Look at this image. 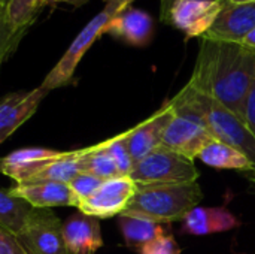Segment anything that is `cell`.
Returning a JSON list of instances; mask_svg holds the SVG:
<instances>
[{"label": "cell", "mask_w": 255, "mask_h": 254, "mask_svg": "<svg viewBox=\"0 0 255 254\" xmlns=\"http://www.w3.org/2000/svg\"><path fill=\"white\" fill-rule=\"evenodd\" d=\"M203 201L197 181L184 184L137 186V190L123 214L146 219L155 223L182 222Z\"/></svg>", "instance_id": "cell-3"}, {"label": "cell", "mask_w": 255, "mask_h": 254, "mask_svg": "<svg viewBox=\"0 0 255 254\" xmlns=\"http://www.w3.org/2000/svg\"><path fill=\"white\" fill-rule=\"evenodd\" d=\"M139 254H181V249L173 235H161L137 250Z\"/></svg>", "instance_id": "cell-27"}, {"label": "cell", "mask_w": 255, "mask_h": 254, "mask_svg": "<svg viewBox=\"0 0 255 254\" xmlns=\"http://www.w3.org/2000/svg\"><path fill=\"white\" fill-rule=\"evenodd\" d=\"M105 33L131 46H146L154 36V19L145 10L128 6L115 13L105 27Z\"/></svg>", "instance_id": "cell-13"}, {"label": "cell", "mask_w": 255, "mask_h": 254, "mask_svg": "<svg viewBox=\"0 0 255 254\" xmlns=\"http://www.w3.org/2000/svg\"><path fill=\"white\" fill-rule=\"evenodd\" d=\"M34 208L21 198L0 189V228L18 237L27 217Z\"/></svg>", "instance_id": "cell-22"}, {"label": "cell", "mask_w": 255, "mask_h": 254, "mask_svg": "<svg viewBox=\"0 0 255 254\" xmlns=\"http://www.w3.org/2000/svg\"><path fill=\"white\" fill-rule=\"evenodd\" d=\"M46 6H52V0H7L6 10L15 27L28 30Z\"/></svg>", "instance_id": "cell-23"}, {"label": "cell", "mask_w": 255, "mask_h": 254, "mask_svg": "<svg viewBox=\"0 0 255 254\" xmlns=\"http://www.w3.org/2000/svg\"><path fill=\"white\" fill-rule=\"evenodd\" d=\"M239 226L238 217L226 207H196L184 217L181 234L205 237L229 232Z\"/></svg>", "instance_id": "cell-15"}, {"label": "cell", "mask_w": 255, "mask_h": 254, "mask_svg": "<svg viewBox=\"0 0 255 254\" xmlns=\"http://www.w3.org/2000/svg\"><path fill=\"white\" fill-rule=\"evenodd\" d=\"M224 7V0H176L166 24L181 30L187 39L203 37Z\"/></svg>", "instance_id": "cell-9"}, {"label": "cell", "mask_w": 255, "mask_h": 254, "mask_svg": "<svg viewBox=\"0 0 255 254\" xmlns=\"http://www.w3.org/2000/svg\"><path fill=\"white\" fill-rule=\"evenodd\" d=\"M245 180L248 181V192L251 195H255V169L254 171H248V172H242Z\"/></svg>", "instance_id": "cell-32"}, {"label": "cell", "mask_w": 255, "mask_h": 254, "mask_svg": "<svg viewBox=\"0 0 255 254\" xmlns=\"http://www.w3.org/2000/svg\"><path fill=\"white\" fill-rule=\"evenodd\" d=\"M176 0H160V21L166 24V19L169 16V12Z\"/></svg>", "instance_id": "cell-31"}, {"label": "cell", "mask_w": 255, "mask_h": 254, "mask_svg": "<svg viewBox=\"0 0 255 254\" xmlns=\"http://www.w3.org/2000/svg\"><path fill=\"white\" fill-rule=\"evenodd\" d=\"M137 190V184L128 175H120L103 181L99 190L79 202V213L100 219L121 216Z\"/></svg>", "instance_id": "cell-7"}, {"label": "cell", "mask_w": 255, "mask_h": 254, "mask_svg": "<svg viewBox=\"0 0 255 254\" xmlns=\"http://www.w3.org/2000/svg\"><path fill=\"white\" fill-rule=\"evenodd\" d=\"M6 4V0H0V69L16 51L19 42L27 33L25 28H18L9 21Z\"/></svg>", "instance_id": "cell-24"}, {"label": "cell", "mask_w": 255, "mask_h": 254, "mask_svg": "<svg viewBox=\"0 0 255 254\" xmlns=\"http://www.w3.org/2000/svg\"><path fill=\"white\" fill-rule=\"evenodd\" d=\"M169 103L173 111L197 117L214 139L242 151L255 168L254 136L247 129L245 123L220 102L187 84L175 97H172V100H169Z\"/></svg>", "instance_id": "cell-2"}, {"label": "cell", "mask_w": 255, "mask_h": 254, "mask_svg": "<svg viewBox=\"0 0 255 254\" xmlns=\"http://www.w3.org/2000/svg\"><path fill=\"white\" fill-rule=\"evenodd\" d=\"M48 96L40 87L19 90L0 97V145L10 138L28 118H31L42 100Z\"/></svg>", "instance_id": "cell-10"}, {"label": "cell", "mask_w": 255, "mask_h": 254, "mask_svg": "<svg viewBox=\"0 0 255 254\" xmlns=\"http://www.w3.org/2000/svg\"><path fill=\"white\" fill-rule=\"evenodd\" d=\"M197 159H200L205 165L215 169H232L241 172H248L255 169L253 162L242 151L217 139H211L202 148Z\"/></svg>", "instance_id": "cell-18"}, {"label": "cell", "mask_w": 255, "mask_h": 254, "mask_svg": "<svg viewBox=\"0 0 255 254\" xmlns=\"http://www.w3.org/2000/svg\"><path fill=\"white\" fill-rule=\"evenodd\" d=\"M134 0H105V9L112 12L114 15L127 9L128 6H131Z\"/></svg>", "instance_id": "cell-30"}, {"label": "cell", "mask_w": 255, "mask_h": 254, "mask_svg": "<svg viewBox=\"0 0 255 254\" xmlns=\"http://www.w3.org/2000/svg\"><path fill=\"white\" fill-rule=\"evenodd\" d=\"M63 151L49 148H21L0 157V174L12 178L16 184L27 183L45 163L57 159Z\"/></svg>", "instance_id": "cell-17"}, {"label": "cell", "mask_w": 255, "mask_h": 254, "mask_svg": "<svg viewBox=\"0 0 255 254\" xmlns=\"http://www.w3.org/2000/svg\"><path fill=\"white\" fill-rule=\"evenodd\" d=\"M103 184V180L94 177V175H90V174H85V172H81L78 174L70 183V189L72 192L75 193V196L78 198V201H84L87 198H90L91 195H94L99 187Z\"/></svg>", "instance_id": "cell-26"}, {"label": "cell", "mask_w": 255, "mask_h": 254, "mask_svg": "<svg viewBox=\"0 0 255 254\" xmlns=\"http://www.w3.org/2000/svg\"><path fill=\"white\" fill-rule=\"evenodd\" d=\"M118 217H120L118 225H120V229H121V234L127 247L139 250L145 244L164 235V228L160 223L140 219V217L126 216V214H121Z\"/></svg>", "instance_id": "cell-20"}, {"label": "cell", "mask_w": 255, "mask_h": 254, "mask_svg": "<svg viewBox=\"0 0 255 254\" xmlns=\"http://www.w3.org/2000/svg\"><path fill=\"white\" fill-rule=\"evenodd\" d=\"M79 168L81 172L94 175L103 181L120 177L117 165L106 148V141L84 148V154L79 160Z\"/></svg>", "instance_id": "cell-21"}, {"label": "cell", "mask_w": 255, "mask_h": 254, "mask_svg": "<svg viewBox=\"0 0 255 254\" xmlns=\"http://www.w3.org/2000/svg\"><path fill=\"white\" fill-rule=\"evenodd\" d=\"M128 177L137 186L184 184L197 181L199 171L191 159L160 145L146 157L136 162Z\"/></svg>", "instance_id": "cell-4"}, {"label": "cell", "mask_w": 255, "mask_h": 254, "mask_svg": "<svg viewBox=\"0 0 255 254\" xmlns=\"http://www.w3.org/2000/svg\"><path fill=\"white\" fill-rule=\"evenodd\" d=\"M88 0H52V6H55V4H58V3H67V4H72V6H82V4H85Z\"/></svg>", "instance_id": "cell-33"}, {"label": "cell", "mask_w": 255, "mask_h": 254, "mask_svg": "<svg viewBox=\"0 0 255 254\" xmlns=\"http://www.w3.org/2000/svg\"><path fill=\"white\" fill-rule=\"evenodd\" d=\"M255 28V3L233 4L224 0V7L214 25L202 39L241 43Z\"/></svg>", "instance_id": "cell-12"}, {"label": "cell", "mask_w": 255, "mask_h": 254, "mask_svg": "<svg viewBox=\"0 0 255 254\" xmlns=\"http://www.w3.org/2000/svg\"><path fill=\"white\" fill-rule=\"evenodd\" d=\"M106 148H108L111 157L114 159V162L117 165L118 174L120 175H130L134 162L131 160L130 153L127 150V145H126V132H123V133H120L111 139H106Z\"/></svg>", "instance_id": "cell-25"}, {"label": "cell", "mask_w": 255, "mask_h": 254, "mask_svg": "<svg viewBox=\"0 0 255 254\" xmlns=\"http://www.w3.org/2000/svg\"><path fill=\"white\" fill-rule=\"evenodd\" d=\"M12 196L21 198L33 208H52V207H76L78 198L69 184L54 181H34L15 184L7 189Z\"/></svg>", "instance_id": "cell-14"}, {"label": "cell", "mask_w": 255, "mask_h": 254, "mask_svg": "<svg viewBox=\"0 0 255 254\" xmlns=\"http://www.w3.org/2000/svg\"><path fill=\"white\" fill-rule=\"evenodd\" d=\"M6 1H7V0H6Z\"/></svg>", "instance_id": "cell-36"}, {"label": "cell", "mask_w": 255, "mask_h": 254, "mask_svg": "<svg viewBox=\"0 0 255 254\" xmlns=\"http://www.w3.org/2000/svg\"><path fill=\"white\" fill-rule=\"evenodd\" d=\"M242 121L245 123L247 129L251 132V135L255 139V79L248 91V96L244 103V111H242Z\"/></svg>", "instance_id": "cell-28"}, {"label": "cell", "mask_w": 255, "mask_h": 254, "mask_svg": "<svg viewBox=\"0 0 255 254\" xmlns=\"http://www.w3.org/2000/svg\"><path fill=\"white\" fill-rule=\"evenodd\" d=\"M114 16L112 12L103 9L96 16H93L88 24L78 33V36L73 39V42L69 45L63 57L55 63V66L49 70V73L45 76L42 84L39 85L45 91H52L55 88L67 85L75 75V70L82 60V57L87 54V51L91 48V45L105 34V27L109 22V19Z\"/></svg>", "instance_id": "cell-5"}, {"label": "cell", "mask_w": 255, "mask_h": 254, "mask_svg": "<svg viewBox=\"0 0 255 254\" xmlns=\"http://www.w3.org/2000/svg\"><path fill=\"white\" fill-rule=\"evenodd\" d=\"M241 43H244L245 46H248V48H253V49H255V28L241 42Z\"/></svg>", "instance_id": "cell-34"}, {"label": "cell", "mask_w": 255, "mask_h": 254, "mask_svg": "<svg viewBox=\"0 0 255 254\" xmlns=\"http://www.w3.org/2000/svg\"><path fill=\"white\" fill-rule=\"evenodd\" d=\"M255 79V49L238 42L202 39L188 81L242 120L244 103Z\"/></svg>", "instance_id": "cell-1"}, {"label": "cell", "mask_w": 255, "mask_h": 254, "mask_svg": "<svg viewBox=\"0 0 255 254\" xmlns=\"http://www.w3.org/2000/svg\"><path fill=\"white\" fill-rule=\"evenodd\" d=\"M229 3L233 4H245V3H255V0H227Z\"/></svg>", "instance_id": "cell-35"}, {"label": "cell", "mask_w": 255, "mask_h": 254, "mask_svg": "<svg viewBox=\"0 0 255 254\" xmlns=\"http://www.w3.org/2000/svg\"><path fill=\"white\" fill-rule=\"evenodd\" d=\"M63 238L70 254H96L103 246L97 219L76 213L63 223Z\"/></svg>", "instance_id": "cell-16"}, {"label": "cell", "mask_w": 255, "mask_h": 254, "mask_svg": "<svg viewBox=\"0 0 255 254\" xmlns=\"http://www.w3.org/2000/svg\"><path fill=\"white\" fill-rule=\"evenodd\" d=\"M84 154V148L75 151H63L57 159L45 163L27 183L34 181H54L69 184L78 174H81L79 160Z\"/></svg>", "instance_id": "cell-19"}, {"label": "cell", "mask_w": 255, "mask_h": 254, "mask_svg": "<svg viewBox=\"0 0 255 254\" xmlns=\"http://www.w3.org/2000/svg\"><path fill=\"white\" fill-rule=\"evenodd\" d=\"M172 118L173 108L167 102L160 111H157L148 120L139 123L130 130H126V145L134 163L142 160L161 145L164 130Z\"/></svg>", "instance_id": "cell-11"}, {"label": "cell", "mask_w": 255, "mask_h": 254, "mask_svg": "<svg viewBox=\"0 0 255 254\" xmlns=\"http://www.w3.org/2000/svg\"><path fill=\"white\" fill-rule=\"evenodd\" d=\"M0 254H27L18 238L0 228Z\"/></svg>", "instance_id": "cell-29"}, {"label": "cell", "mask_w": 255, "mask_h": 254, "mask_svg": "<svg viewBox=\"0 0 255 254\" xmlns=\"http://www.w3.org/2000/svg\"><path fill=\"white\" fill-rule=\"evenodd\" d=\"M211 139L214 138L197 117L173 111V118L164 130L161 147L194 160Z\"/></svg>", "instance_id": "cell-8"}, {"label": "cell", "mask_w": 255, "mask_h": 254, "mask_svg": "<svg viewBox=\"0 0 255 254\" xmlns=\"http://www.w3.org/2000/svg\"><path fill=\"white\" fill-rule=\"evenodd\" d=\"M16 238L27 254H70L63 238V223L49 208H34Z\"/></svg>", "instance_id": "cell-6"}]
</instances>
